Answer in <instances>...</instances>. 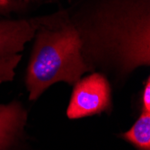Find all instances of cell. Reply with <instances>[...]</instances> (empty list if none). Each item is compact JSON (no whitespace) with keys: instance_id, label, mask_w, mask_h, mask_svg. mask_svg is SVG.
Wrapping results in <instances>:
<instances>
[{"instance_id":"cell-6","label":"cell","mask_w":150,"mask_h":150,"mask_svg":"<svg viewBox=\"0 0 150 150\" xmlns=\"http://www.w3.org/2000/svg\"><path fill=\"white\" fill-rule=\"evenodd\" d=\"M120 137L138 150H150V112H142L133 126Z\"/></svg>"},{"instance_id":"cell-4","label":"cell","mask_w":150,"mask_h":150,"mask_svg":"<svg viewBox=\"0 0 150 150\" xmlns=\"http://www.w3.org/2000/svg\"><path fill=\"white\" fill-rule=\"evenodd\" d=\"M111 106L110 84L103 75L93 73L75 84L67 116L71 120L81 119L109 112Z\"/></svg>"},{"instance_id":"cell-5","label":"cell","mask_w":150,"mask_h":150,"mask_svg":"<svg viewBox=\"0 0 150 150\" xmlns=\"http://www.w3.org/2000/svg\"><path fill=\"white\" fill-rule=\"evenodd\" d=\"M27 112L21 103H0V150H13L23 133Z\"/></svg>"},{"instance_id":"cell-3","label":"cell","mask_w":150,"mask_h":150,"mask_svg":"<svg viewBox=\"0 0 150 150\" xmlns=\"http://www.w3.org/2000/svg\"><path fill=\"white\" fill-rule=\"evenodd\" d=\"M47 18L0 20V84L13 81L24 45Z\"/></svg>"},{"instance_id":"cell-7","label":"cell","mask_w":150,"mask_h":150,"mask_svg":"<svg viewBox=\"0 0 150 150\" xmlns=\"http://www.w3.org/2000/svg\"><path fill=\"white\" fill-rule=\"evenodd\" d=\"M141 102H142V112H150V77L149 76L147 77L145 83V86L141 96Z\"/></svg>"},{"instance_id":"cell-2","label":"cell","mask_w":150,"mask_h":150,"mask_svg":"<svg viewBox=\"0 0 150 150\" xmlns=\"http://www.w3.org/2000/svg\"><path fill=\"white\" fill-rule=\"evenodd\" d=\"M25 84L29 100H37L59 82L75 85L91 69L82 54V43L75 25L62 18H47L36 33Z\"/></svg>"},{"instance_id":"cell-8","label":"cell","mask_w":150,"mask_h":150,"mask_svg":"<svg viewBox=\"0 0 150 150\" xmlns=\"http://www.w3.org/2000/svg\"><path fill=\"white\" fill-rule=\"evenodd\" d=\"M12 0H0V13H7L15 6Z\"/></svg>"},{"instance_id":"cell-1","label":"cell","mask_w":150,"mask_h":150,"mask_svg":"<svg viewBox=\"0 0 150 150\" xmlns=\"http://www.w3.org/2000/svg\"><path fill=\"white\" fill-rule=\"evenodd\" d=\"M75 27L90 69L93 65L113 67L126 75L149 66V0H103Z\"/></svg>"}]
</instances>
